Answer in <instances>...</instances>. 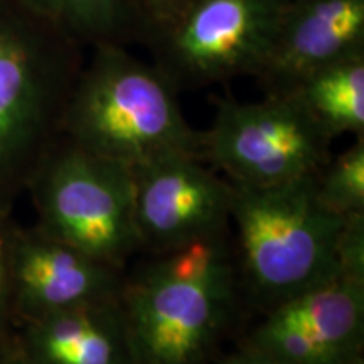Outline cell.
Masks as SVG:
<instances>
[{
	"instance_id": "cell-19",
	"label": "cell",
	"mask_w": 364,
	"mask_h": 364,
	"mask_svg": "<svg viewBox=\"0 0 364 364\" xmlns=\"http://www.w3.org/2000/svg\"><path fill=\"white\" fill-rule=\"evenodd\" d=\"M348 364H364V359L363 358H358V359H354V361L348 363Z\"/></svg>"
},
{
	"instance_id": "cell-13",
	"label": "cell",
	"mask_w": 364,
	"mask_h": 364,
	"mask_svg": "<svg viewBox=\"0 0 364 364\" xmlns=\"http://www.w3.org/2000/svg\"><path fill=\"white\" fill-rule=\"evenodd\" d=\"M289 95L324 134L364 135V51L327 65L300 81Z\"/></svg>"
},
{
	"instance_id": "cell-15",
	"label": "cell",
	"mask_w": 364,
	"mask_h": 364,
	"mask_svg": "<svg viewBox=\"0 0 364 364\" xmlns=\"http://www.w3.org/2000/svg\"><path fill=\"white\" fill-rule=\"evenodd\" d=\"M317 194L331 211L341 216H364V135L316 176Z\"/></svg>"
},
{
	"instance_id": "cell-16",
	"label": "cell",
	"mask_w": 364,
	"mask_h": 364,
	"mask_svg": "<svg viewBox=\"0 0 364 364\" xmlns=\"http://www.w3.org/2000/svg\"><path fill=\"white\" fill-rule=\"evenodd\" d=\"M186 2L188 0H132L139 14V19L142 22V43L150 33L169 22L186 6Z\"/></svg>"
},
{
	"instance_id": "cell-5",
	"label": "cell",
	"mask_w": 364,
	"mask_h": 364,
	"mask_svg": "<svg viewBox=\"0 0 364 364\" xmlns=\"http://www.w3.org/2000/svg\"><path fill=\"white\" fill-rule=\"evenodd\" d=\"M287 0H188L145 38L154 66L176 91L257 76Z\"/></svg>"
},
{
	"instance_id": "cell-1",
	"label": "cell",
	"mask_w": 364,
	"mask_h": 364,
	"mask_svg": "<svg viewBox=\"0 0 364 364\" xmlns=\"http://www.w3.org/2000/svg\"><path fill=\"white\" fill-rule=\"evenodd\" d=\"M316 176L268 188L231 182L241 273L267 311L341 273L364 275V216L324 206Z\"/></svg>"
},
{
	"instance_id": "cell-2",
	"label": "cell",
	"mask_w": 364,
	"mask_h": 364,
	"mask_svg": "<svg viewBox=\"0 0 364 364\" xmlns=\"http://www.w3.org/2000/svg\"><path fill=\"white\" fill-rule=\"evenodd\" d=\"M176 95L127 46L91 48L68 102L63 140L129 171L177 154L204 159V132L191 127Z\"/></svg>"
},
{
	"instance_id": "cell-11",
	"label": "cell",
	"mask_w": 364,
	"mask_h": 364,
	"mask_svg": "<svg viewBox=\"0 0 364 364\" xmlns=\"http://www.w3.org/2000/svg\"><path fill=\"white\" fill-rule=\"evenodd\" d=\"M122 273L48 233L21 241L12 255L17 292L34 318L118 300L125 282Z\"/></svg>"
},
{
	"instance_id": "cell-3",
	"label": "cell",
	"mask_w": 364,
	"mask_h": 364,
	"mask_svg": "<svg viewBox=\"0 0 364 364\" xmlns=\"http://www.w3.org/2000/svg\"><path fill=\"white\" fill-rule=\"evenodd\" d=\"M157 255L120 294L135 364H204L235 306L226 238Z\"/></svg>"
},
{
	"instance_id": "cell-12",
	"label": "cell",
	"mask_w": 364,
	"mask_h": 364,
	"mask_svg": "<svg viewBox=\"0 0 364 364\" xmlns=\"http://www.w3.org/2000/svg\"><path fill=\"white\" fill-rule=\"evenodd\" d=\"M31 344L39 364H135L120 299L36 318Z\"/></svg>"
},
{
	"instance_id": "cell-18",
	"label": "cell",
	"mask_w": 364,
	"mask_h": 364,
	"mask_svg": "<svg viewBox=\"0 0 364 364\" xmlns=\"http://www.w3.org/2000/svg\"><path fill=\"white\" fill-rule=\"evenodd\" d=\"M6 280H7V265H6V260H4L2 248H0V312H2L4 295H6Z\"/></svg>"
},
{
	"instance_id": "cell-4",
	"label": "cell",
	"mask_w": 364,
	"mask_h": 364,
	"mask_svg": "<svg viewBox=\"0 0 364 364\" xmlns=\"http://www.w3.org/2000/svg\"><path fill=\"white\" fill-rule=\"evenodd\" d=\"M85 48L16 0H0V199L63 139Z\"/></svg>"
},
{
	"instance_id": "cell-7",
	"label": "cell",
	"mask_w": 364,
	"mask_h": 364,
	"mask_svg": "<svg viewBox=\"0 0 364 364\" xmlns=\"http://www.w3.org/2000/svg\"><path fill=\"white\" fill-rule=\"evenodd\" d=\"M331 142L292 95L225 97L204 132V161L233 184L268 188L316 176L329 162Z\"/></svg>"
},
{
	"instance_id": "cell-8",
	"label": "cell",
	"mask_w": 364,
	"mask_h": 364,
	"mask_svg": "<svg viewBox=\"0 0 364 364\" xmlns=\"http://www.w3.org/2000/svg\"><path fill=\"white\" fill-rule=\"evenodd\" d=\"M130 172L142 248L164 253L226 236L233 184L203 157L177 154Z\"/></svg>"
},
{
	"instance_id": "cell-6",
	"label": "cell",
	"mask_w": 364,
	"mask_h": 364,
	"mask_svg": "<svg viewBox=\"0 0 364 364\" xmlns=\"http://www.w3.org/2000/svg\"><path fill=\"white\" fill-rule=\"evenodd\" d=\"M36 176L46 233L118 270L142 250L129 169L61 139Z\"/></svg>"
},
{
	"instance_id": "cell-9",
	"label": "cell",
	"mask_w": 364,
	"mask_h": 364,
	"mask_svg": "<svg viewBox=\"0 0 364 364\" xmlns=\"http://www.w3.org/2000/svg\"><path fill=\"white\" fill-rule=\"evenodd\" d=\"M363 343L364 275L341 273L272 307L243 348L273 364H348Z\"/></svg>"
},
{
	"instance_id": "cell-14",
	"label": "cell",
	"mask_w": 364,
	"mask_h": 364,
	"mask_svg": "<svg viewBox=\"0 0 364 364\" xmlns=\"http://www.w3.org/2000/svg\"><path fill=\"white\" fill-rule=\"evenodd\" d=\"M83 48L142 43L144 29L132 0H16Z\"/></svg>"
},
{
	"instance_id": "cell-10",
	"label": "cell",
	"mask_w": 364,
	"mask_h": 364,
	"mask_svg": "<svg viewBox=\"0 0 364 364\" xmlns=\"http://www.w3.org/2000/svg\"><path fill=\"white\" fill-rule=\"evenodd\" d=\"M364 51V0H287L255 76L263 95H289L321 68Z\"/></svg>"
},
{
	"instance_id": "cell-17",
	"label": "cell",
	"mask_w": 364,
	"mask_h": 364,
	"mask_svg": "<svg viewBox=\"0 0 364 364\" xmlns=\"http://www.w3.org/2000/svg\"><path fill=\"white\" fill-rule=\"evenodd\" d=\"M220 364H273V363L265 356H262V354L252 351V349L241 348L238 353L225 359V361Z\"/></svg>"
}]
</instances>
